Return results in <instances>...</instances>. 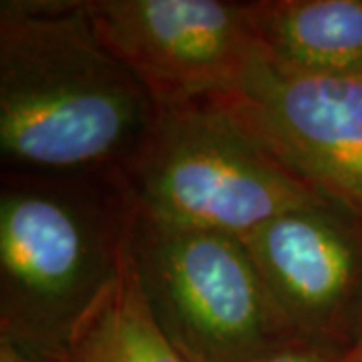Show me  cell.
Segmentation results:
<instances>
[{
	"label": "cell",
	"instance_id": "6da1fadb",
	"mask_svg": "<svg viewBox=\"0 0 362 362\" xmlns=\"http://www.w3.org/2000/svg\"><path fill=\"white\" fill-rule=\"evenodd\" d=\"M157 111L87 0L0 2L2 171H119Z\"/></svg>",
	"mask_w": 362,
	"mask_h": 362
},
{
	"label": "cell",
	"instance_id": "7a4b0ae2",
	"mask_svg": "<svg viewBox=\"0 0 362 362\" xmlns=\"http://www.w3.org/2000/svg\"><path fill=\"white\" fill-rule=\"evenodd\" d=\"M133 211L119 171H2L0 340L69 362L127 268Z\"/></svg>",
	"mask_w": 362,
	"mask_h": 362
},
{
	"label": "cell",
	"instance_id": "3957f363",
	"mask_svg": "<svg viewBox=\"0 0 362 362\" xmlns=\"http://www.w3.org/2000/svg\"><path fill=\"white\" fill-rule=\"evenodd\" d=\"M119 173L143 214L238 238L324 199L218 99L161 107Z\"/></svg>",
	"mask_w": 362,
	"mask_h": 362
},
{
	"label": "cell",
	"instance_id": "277c9868",
	"mask_svg": "<svg viewBox=\"0 0 362 362\" xmlns=\"http://www.w3.org/2000/svg\"><path fill=\"white\" fill-rule=\"evenodd\" d=\"M129 266L149 314L189 362H250L296 340L238 235L135 207Z\"/></svg>",
	"mask_w": 362,
	"mask_h": 362
},
{
	"label": "cell",
	"instance_id": "5b68a950",
	"mask_svg": "<svg viewBox=\"0 0 362 362\" xmlns=\"http://www.w3.org/2000/svg\"><path fill=\"white\" fill-rule=\"evenodd\" d=\"M89 11L159 109L232 95L259 52L247 2L89 0Z\"/></svg>",
	"mask_w": 362,
	"mask_h": 362
},
{
	"label": "cell",
	"instance_id": "8992f818",
	"mask_svg": "<svg viewBox=\"0 0 362 362\" xmlns=\"http://www.w3.org/2000/svg\"><path fill=\"white\" fill-rule=\"evenodd\" d=\"M218 101L290 173L362 223V78L288 73L259 49Z\"/></svg>",
	"mask_w": 362,
	"mask_h": 362
},
{
	"label": "cell",
	"instance_id": "52a82bcc",
	"mask_svg": "<svg viewBox=\"0 0 362 362\" xmlns=\"http://www.w3.org/2000/svg\"><path fill=\"white\" fill-rule=\"evenodd\" d=\"M298 340L352 350L362 316V223L326 199L242 238Z\"/></svg>",
	"mask_w": 362,
	"mask_h": 362
},
{
	"label": "cell",
	"instance_id": "ba28073f",
	"mask_svg": "<svg viewBox=\"0 0 362 362\" xmlns=\"http://www.w3.org/2000/svg\"><path fill=\"white\" fill-rule=\"evenodd\" d=\"M259 49L288 73L362 78V0L247 2Z\"/></svg>",
	"mask_w": 362,
	"mask_h": 362
},
{
	"label": "cell",
	"instance_id": "9c48e42d",
	"mask_svg": "<svg viewBox=\"0 0 362 362\" xmlns=\"http://www.w3.org/2000/svg\"><path fill=\"white\" fill-rule=\"evenodd\" d=\"M69 362H189L149 314L129 259L121 280L93 312L69 352Z\"/></svg>",
	"mask_w": 362,
	"mask_h": 362
},
{
	"label": "cell",
	"instance_id": "30bf717a",
	"mask_svg": "<svg viewBox=\"0 0 362 362\" xmlns=\"http://www.w3.org/2000/svg\"><path fill=\"white\" fill-rule=\"evenodd\" d=\"M250 362H354V358L352 350L334 349L296 338L259 354Z\"/></svg>",
	"mask_w": 362,
	"mask_h": 362
},
{
	"label": "cell",
	"instance_id": "8fae6325",
	"mask_svg": "<svg viewBox=\"0 0 362 362\" xmlns=\"http://www.w3.org/2000/svg\"><path fill=\"white\" fill-rule=\"evenodd\" d=\"M0 362H59L51 361V358H42V356H37V354H30V352H25L18 346H14L6 340H0Z\"/></svg>",
	"mask_w": 362,
	"mask_h": 362
},
{
	"label": "cell",
	"instance_id": "7c38bea8",
	"mask_svg": "<svg viewBox=\"0 0 362 362\" xmlns=\"http://www.w3.org/2000/svg\"><path fill=\"white\" fill-rule=\"evenodd\" d=\"M352 358L354 362H362V316L358 330H356V338H354V346H352Z\"/></svg>",
	"mask_w": 362,
	"mask_h": 362
}]
</instances>
